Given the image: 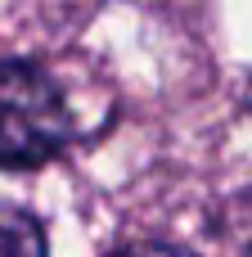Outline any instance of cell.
Here are the masks:
<instances>
[{
	"instance_id": "1",
	"label": "cell",
	"mask_w": 252,
	"mask_h": 257,
	"mask_svg": "<svg viewBox=\"0 0 252 257\" xmlns=\"http://www.w3.org/2000/svg\"><path fill=\"white\" fill-rule=\"evenodd\" d=\"M72 136L59 86L32 63L0 68V167L45 163Z\"/></svg>"
},
{
	"instance_id": "3",
	"label": "cell",
	"mask_w": 252,
	"mask_h": 257,
	"mask_svg": "<svg viewBox=\"0 0 252 257\" xmlns=\"http://www.w3.org/2000/svg\"><path fill=\"white\" fill-rule=\"evenodd\" d=\"M117 257H189V253L167 248V244H135V248H126V253H117Z\"/></svg>"
},
{
	"instance_id": "2",
	"label": "cell",
	"mask_w": 252,
	"mask_h": 257,
	"mask_svg": "<svg viewBox=\"0 0 252 257\" xmlns=\"http://www.w3.org/2000/svg\"><path fill=\"white\" fill-rule=\"evenodd\" d=\"M0 257H45L41 226L9 203H0Z\"/></svg>"
}]
</instances>
